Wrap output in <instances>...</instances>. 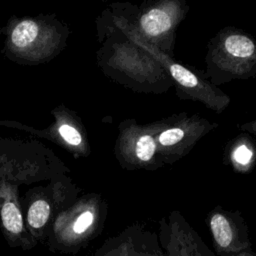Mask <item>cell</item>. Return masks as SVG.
I'll list each match as a JSON object with an SVG mask.
<instances>
[{
  "label": "cell",
  "mask_w": 256,
  "mask_h": 256,
  "mask_svg": "<svg viewBox=\"0 0 256 256\" xmlns=\"http://www.w3.org/2000/svg\"><path fill=\"white\" fill-rule=\"evenodd\" d=\"M51 215V207L44 199L34 201L28 208L26 221L28 232L36 241H43L45 228L48 225Z\"/></svg>",
  "instance_id": "obj_12"
},
{
  "label": "cell",
  "mask_w": 256,
  "mask_h": 256,
  "mask_svg": "<svg viewBox=\"0 0 256 256\" xmlns=\"http://www.w3.org/2000/svg\"><path fill=\"white\" fill-rule=\"evenodd\" d=\"M59 133L61 137L72 146H80L83 143L81 133L71 125L63 124L59 127Z\"/></svg>",
  "instance_id": "obj_15"
},
{
  "label": "cell",
  "mask_w": 256,
  "mask_h": 256,
  "mask_svg": "<svg viewBox=\"0 0 256 256\" xmlns=\"http://www.w3.org/2000/svg\"><path fill=\"white\" fill-rule=\"evenodd\" d=\"M130 232H131V225H129V235H128V238H127L126 247H125V252H124V255H123V256H132L131 253H130V250H129V236H130Z\"/></svg>",
  "instance_id": "obj_17"
},
{
  "label": "cell",
  "mask_w": 256,
  "mask_h": 256,
  "mask_svg": "<svg viewBox=\"0 0 256 256\" xmlns=\"http://www.w3.org/2000/svg\"><path fill=\"white\" fill-rule=\"evenodd\" d=\"M206 224L215 255L237 256L252 249L248 226L240 211L216 206L207 214Z\"/></svg>",
  "instance_id": "obj_8"
},
{
  "label": "cell",
  "mask_w": 256,
  "mask_h": 256,
  "mask_svg": "<svg viewBox=\"0 0 256 256\" xmlns=\"http://www.w3.org/2000/svg\"><path fill=\"white\" fill-rule=\"evenodd\" d=\"M238 128L241 131H243V132H245V133H247L251 136L256 137V118L253 119V120H250V121L239 124Z\"/></svg>",
  "instance_id": "obj_16"
},
{
  "label": "cell",
  "mask_w": 256,
  "mask_h": 256,
  "mask_svg": "<svg viewBox=\"0 0 256 256\" xmlns=\"http://www.w3.org/2000/svg\"><path fill=\"white\" fill-rule=\"evenodd\" d=\"M223 162L240 174L253 170L256 163V142L252 136L244 132L229 141L225 147Z\"/></svg>",
  "instance_id": "obj_10"
},
{
  "label": "cell",
  "mask_w": 256,
  "mask_h": 256,
  "mask_svg": "<svg viewBox=\"0 0 256 256\" xmlns=\"http://www.w3.org/2000/svg\"><path fill=\"white\" fill-rule=\"evenodd\" d=\"M165 123L166 118L148 124L131 118L120 123L115 155L123 169L155 171L165 165L157 147V136Z\"/></svg>",
  "instance_id": "obj_5"
},
{
  "label": "cell",
  "mask_w": 256,
  "mask_h": 256,
  "mask_svg": "<svg viewBox=\"0 0 256 256\" xmlns=\"http://www.w3.org/2000/svg\"><path fill=\"white\" fill-rule=\"evenodd\" d=\"M218 127V124L198 114L181 112L166 117L157 136L159 155L164 164H173L190 153L196 143Z\"/></svg>",
  "instance_id": "obj_7"
},
{
  "label": "cell",
  "mask_w": 256,
  "mask_h": 256,
  "mask_svg": "<svg viewBox=\"0 0 256 256\" xmlns=\"http://www.w3.org/2000/svg\"><path fill=\"white\" fill-rule=\"evenodd\" d=\"M105 219V207L94 200L79 207L75 214L62 218L54 225L47 245L50 252L77 254L98 235Z\"/></svg>",
  "instance_id": "obj_6"
},
{
  "label": "cell",
  "mask_w": 256,
  "mask_h": 256,
  "mask_svg": "<svg viewBox=\"0 0 256 256\" xmlns=\"http://www.w3.org/2000/svg\"><path fill=\"white\" fill-rule=\"evenodd\" d=\"M157 235L166 256H216L178 210L159 220Z\"/></svg>",
  "instance_id": "obj_9"
},
{
  "label": "cell",
  "mask_w": 256,
  "mask_h": 256,
  "mask_svg": "<svg viewBox=\"0 0 256 256\" xmlns=\"http://www.w3.org/2000/svg\"><path fill=\"white\" fill-rule=\"evenodd\" d=\"M40 27L32 20H24L17 24L11 34L12 44L19 49L29 48L39 37Z\"/></svg>",
  "instance_id": "obj_13"
},
{
  "label": "cell",
  "mask_w": 256,
  "mask_h": 256,
  "mask_svg": "<svg viewBox=\"0 0 256 256\" xmlns=\"http://www.w3.org/2000/svg\"><path fill=\"white\" fill-rule=\"evenodd\" d=\"M111 19L162 65L174 83V88L178 98L200 102L205 107L218 114L222 113L230 105V96L223 92L219 87L214 86L204 76L203 72L192 67L185 66L184 64L176 61L174 57H170L144 43L119 24L113 15L111 16Z\"/></svg>",
  "instance_id": "obj_4"
},
{
  "label": "cell",
  "mask_w": 256,
  "mask_h": 256,
  "mask_svg": "<svg viewBox=\"0 0 256 256\" xmlns=\"http://www.w3.org/2000/svg\"><path fill=\"white\" fill-rule=\"evenodd\" d=\"M129 235V226L118 235L107 239L93 256H123Z\"/></svg>",
  "instance_id": "obj_14"
},
{
  "label": "cell",
  "mask_w": 256,
  "mask_h": 256,
  "mask_svg": "<svg viewBox=\"0 0 256 256\" xmlns=\"http://www.w3.org/2000/svg\"><path fill=\"white\" fill-rule=\"evenodd\" d=\"M204 76L214 85L256 76V38L246 31L226 26L207 45Z\"/></svg>",
  "instance_id": "obj_3"
},
{
  "label": "cell",
  "mask_w": 256,
  "mask_h": 256,
  "mask_svg": "<svg viewBox=\"0 0 256 256\" xmlns=\"http://www.w3.org/2000/svg\"><path fill=\"white\" fill-rule=\"evenodd\" d=\"M109 32L103 64L112 79L142 94L160 95L174 87L162 65L112 19Z\"/></svg>",
  "instance_id": "obj_1"
},
{
  "label": "cell",
  "mask_w": 256,
  "mask_h": 256,
  "mask_svg": "<svg viewBox=\"0 0 256 256\" xmlns=\"http://www.w3.org/2000/svg\"><path fill=\"white\" fill-rule=\"evenodd\" d=\"M129 250L132 256H166L157 233L147 229L143 224L131 225Z\"/></svg>",
  "instance_id": "obj_11"
},
{
  "label": "cell",
  "mask_w": 256,
  "mask_h": 256,
  "mask_svg": "<svg viewBox=\"0 0 256 256\" xmlns=\"http://www.w3.org/2000/svg\"><path fill=\"white\" fill-rule=\"evenodd\" d=\"M189 9L185 0L146 1L140 7L122 4L113 16L133 36L174 57L176 29Z\"/></svg>",
  "instance_id": "obj_2"
},
{
  "label": "cell",
  "mask_w": 256,
  "mask_h": 256,
  "mask_svg": "<svg viewBox=\"0 0 256 256\" xmlns=\"http://www.w3.org/2000/svg\"><path fill=\"white\" fill-rule=\"evenodd\" d=\"M237 256H256V253L251 249V250H248V251L242 252V253L238 254Z\"/></svg>",
  "instance_id": "obj_18"
}]
</instances>
